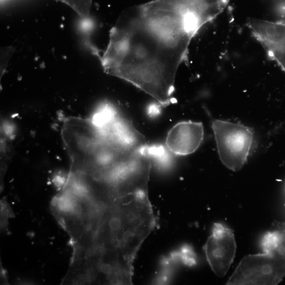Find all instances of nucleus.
<instances>
[{"label":"nucleus","instance_id":"1","mask_svg":"<svg viewBox=\"0 0 285 285\" xmlns=\"http://www.w3.org/2000/svg\"><path fill=\"white\" fill-rule=\"evenodd\" d=\"M212 128L223 164L233 171L241 170L254 143V131L240 123L219 120L212 122Z\"/></svg>","mask_w":285,"mask_h":285},{"label":"nucleus","instance_id":"2","mask_svg":"<svg viewBox=\"0 0 285 285\" xmlns=\"http://www.w3.org/2000/svg\"><path fill=\"white\" fill-rule=\"evenodd\" d=\"M285 275V259L265 252L244 258L227 284H276Z\"/></svg>","mask_w":285,"mask_h":285},{"label":"nucleus","instance_id":"3","mask_svg":"<svg viewBox=\"0 0 285 285\" xmlns=\"http://www.w3.org/2000/svg\"><path fill=\"white\" fill-rule=\"evenodd\" d=\"M234 232L221 224L213 225L212 234L204 246L210 266L219 277L224 276L234 262L236 251Z\"/></svg>","mask_w":285,"mask_h":285},{"label":"nucleus","instance_id":"4","mask_svg":"<svg viewBox=\"0 0 285 285\" xmlns=\"http://www.w3.org/2000/svg\"><path fill=\"white\" fill-rule=\"evenodd\" d=\"M247 25L270 59L285 73V22L249 19Z\"/></svg>","mask_w":285,"mask_h":285},{"label":"nucleus","instance_id":"5","mask_svg":"<svg viewBox=\"0 0 285 285\" xmlns=\"http://www.w3.org/2000/svg\"><path fill=\"white\" fill-rule=\"evenodd\" d=\"M204 127L202 122H181L168 132L165 144L175 155L185 156L195 152L203 143Z\"/></svg>","mask_w":285,"mask_h":285},{"label":"nucleus","instance_id":"6","mask_svg":"<svg viewBox=\"0 0 285 285\" xmlns=\"http://www.w3.org/2000/svg\"><path fill=\"white\" fill-rule=\"evenodd\" d=\"M56 1L69 5L82 18H87L89 16L92 0H56Z\"/></svg>","mask_w":285,"mask_h":285}]
</instances>
